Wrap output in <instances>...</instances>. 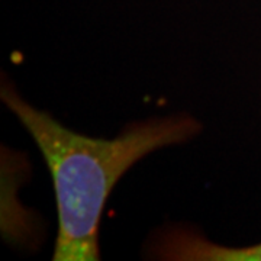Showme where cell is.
I'll return each mask as SVG.
<instances>
[{
  "label": "cell",
  "instance_id": "1",
  "mask_svg": "<svg viewBox=\"0 0 261 261\" xmlns=\"http://www.w3.org/2000/svg\"><path fill=\"white\" fill-rule=\"evenodd\" d=\"M0 96L32 137L53 177L58 214L54 261L100 260V221L116 183L148 154L193 140L203 128L195 116L174 113L130 122L111 140L92 138L32 106L10 83H2Z\"/></svg>",
  "mask_w": 261,
  "mask_h": 261
},
{
  "label": "cell",
  "instance_id": "2",
  "mask_svg": "<svg viewBox=\"0 0 261 261\" xmlns=\"http://www.w3.org/2000/svg\"><path fill=\"white\" fill-rule=\"evenodd\" d=\"M147 254L168 261H261V243L228 247L209 241L192 226L170 225L154 233Z\"/></svg>",
  "mask_w": 261,
  "mask_h": 261
}]
</instances>
